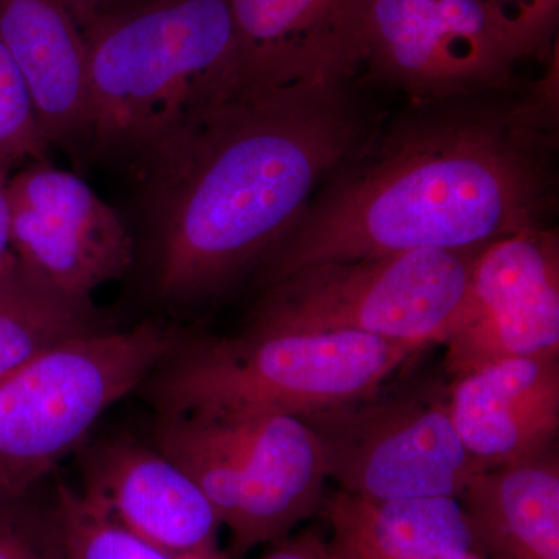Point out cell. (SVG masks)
I'll list each match as a JSON object with an SVG mask.
<instances>
[{"mask_svg":"<svg viewBox=\"0 0 559 559\" xmlns=\"http://www.w3.org/2000/svg\"><path fill=\"white\" fill-rule=\"evenodd\" d=\"M0 559H68L53 509L0 496Z\"/></svg>","mask_w":559,"mask_h":559,"instance_id":"obj_21","label":"cell"},{"mask_svg":"<svg viewBox=\"0 0 559 559\" xmlns=\"http://www.w3.org/2000/svg\"><path fill=\"white\" fill-rule=\"evenodd\" d=\"M0 39L27 84L50 148L90 162L92 108L83 31L62 0H0Z\"/></svg>","mask_w":559,"mask_h":559,"instance_id":"obj_15","label":"cell"},{"mask_svg":"<svg viewBox=\"0 0 559 559\" xmlns=\"http://www.w3.org/2000/svg\"><path fill=\"white\" fill-rule=\"evenodd\" d=\"M448 411L481 468L554 450L559 430V355L510 358L455 377Z\"/></svg>","mask_w":559,"mask_h":559,"instance_id":"obj_14","label":"cell"},{"mask_svg":"<svg viewBox=\"0 0 559 559\" xmlns=\"http://www.w3.org/2000/svg\"><path fill=\"white\" fill-rule=\"evenodd\" d=\"M92 305L73 304L28 277L20 263L0 274V380L62 342L102 330Z\"/></svg>","mask_w":559,"mask_h":559,"instance_id":"obj_18","label":"cell"},{"mask_svg":"<svg viewBox=\"0 0 559 559\" xmlns=\"http://www.w3.org/2000/svg\"><path fill=\"white\" fill-rule=\"evenodd\" d=\"M349 83L231 98L142 182L157 299L201 304L255 272L370 138Z\"/></svg>","mask_w":559,"mask_h":559,"instance_id":"obj_2","label":"cell"},{"mask_svg":"<svg viewBox=\"0 0 559 559\" xmlns=\"http://www.w3.org/2000/svg\"><path fill=\"white\" fill-rule=\"evenodd\" d=\"M154 323L62 342L0 380V496L24 498L170 355Z\"/></svg>","mask_w":559,"mask_h":559,"instance_id":"obj_6","label":"cell"},{"mask_svg":"<svg viewBox=\"0 0 559 559\" xmlns=\"http://www.w3.org/2000/svg\"><path fill=\"white\" fill-rule=\"evenodd\" d=\"M90 75V160L143 179L238 97L227 0H116L81 27Z\"/></svg>","mask_w":559,"mask_h":559,"instance_id":"obj_3","label":"cell"},{"mask_svg":"<svg viewBox=\"0 0 559 559\" xmlns=\"http://www.w3.org/2000/svg\"><path fill=\"white\" fill-rule=\"evenodd\" d=\"M81 496L108 520L175 559H230L218 514L197 481L156 447L120 437L84 452Z\"/></svg>","mask_w":559,"mask_h":559,"instance_id":"obj_12","label":"cell"},{"mask_svg":"<svg viewBox=\"0 0 559 559\" xmlns=\"http://www.w3.org/2000/svg\"><path fill=\"white\" fill-rule=\"evenodd\" d=\"M299 418L319 441L329 479L356 498L459 499L485 469L460 441L447 393L378 392Z\"/></svg>","mask_w":559,"mask_h":559,"instance_id":"obj_8","label":"cell"},{"mask_svg":"<svg viewBox=\"0 0 559 559\" xmlns=\"http://www.w3.org/2000/svg\"><path fill=\"white\" fill-rule=\"evenodd\" d=\"M326 559H462L471 538L459 499L366 500L331 492Z\"/></svg>","mask_w":559,"mask_h":559,"instance_id":"obj_17","label":"cell"},{"mask_svg":"<svg viewBox=\"0 0 559 559\" xmlns=\"http://www.w3.org/2000/svg\"><path fill=\"white\" fill-rule=\"evenodd\" d=\"M14 168L0 162V274L17 263L11 246V210L9 183Z\"/></svg>","mask_w":559,"mask_h":559,"instance_id":"obj_23","label":"cell"},{"mask_svg":"<svg viewBox=\"0 0 559 559\" xmlns=\"http://www.w3.org/2000/svg\"><path fill=\"white\" fill-rule=\"evenodd\" d=\"M462 559H484V558L479 557V555H477V554H474V551H471V554L466 555V557L462 558Z\"/></svg>","mask_w":559,"mask_h":559,"instance_id":"obj_26","label":"cell"},{"mask_svg":"<svg viewBox=\"0 0 559 559\" xmlns=\"http://www.w3.org/2000/svg\"><path fill=\"white\" fill-rule=\"evenodd\" d=\"M154 447L197 481L229 530L230 554L288 538L322 510L329 480L310 426L257 411H160Z\"/></svg>","mask_w":559,"mask_h":559,"instance_id":"obj_4","label":"cell"},{"mask_svg":"<svg viewBox=\"0 0 559 559\" xmlns=\"http://www.w3.org/2000/svg\"><path fill=\"white\" fill-rule=\"evenodd\" d=\"M49 150L27 84L0 39V162L16 168L49 159Z\"/></svg>","mask_w":559,"mask_h":559,"instance_id":"obj_20","label":"cell"},{"mask_svg":"<svg viewBox=\"0 0 559 559\" xmlns=\"http://www.w3.org/2000/svg\"><path fill=\"white\" fill-rule=\"evenodd\" d=\"M64 5L68 7L72 16L79 22L80 27H83L92 16L106 9L110 3L116 0H62Z\"/></svg>","mask_w":559,"mask_h":559,"instance_id":"obj_25","label":"cell"},{"mask_svg":"<svg viewBox=\"0 0 559 559\" xmlns=\"http://www.w3.org/2000/svg\"><path fill=\"white\" fill-rule=\"evenodd\" d=\"M454 377L496 360L559 355V242L538 227L485 246L443 341Z\"/></svg>","mask_w":559,"mask_h":559,"instance_id":"obj_11","label":"cell"},{"mask_svg":"<svg viewBox=\"0 0 559 559\" xmlns=\"http://www.w3.org/2000/svg\"><path fill=\"white\" fill-rule=\"evenodd\" d=\"M11 246L22 271L73 304L119 280L134 263L127 224L80 176L33 160L9 183Z\"/></svg>","mask_w":559,"mask_h":559,"instance_id":"obj_10","label":"cell"},{"mask_svg":"<svg viewBox=\"0 0 559 559\" xmlns=\"http://www.w3.org/2000/svg\"><path fill=\"white\" fill-rule=\"evenodd\" d=\"M55 520L68 559H175L132 535L66 484H58Z\"/></svg>","mask_w":559,"mask_h":559,"instance_id":"obj_19","label":"cell"},{"mask_svg":"<svg viewBox=\"0 0 559 559\" xmlns=\"http://www.w3.org/2000/svg\"><path fill=\"white\" fill-rule=\"evenodd\" d=\"M524 60L485 0H373L364 68L421 100L513 87Z\"/></svg>","mask_w":559,"mask_h":559,"instance_id":"obj_9","label":"cell"},{"mask_svg":"<svg viewBox=\"0 0 559 559\" xmlns=\"http://www.w3.org/2000/svg\"><path fill=\"white\" fill-rule=\"evenodd\" d=\"M459 502L479 557L559 559L557 451L477 471Z\"/></svg>","mask_w":559,"mask_h":559,"instance_id":"obj_16","label":"cell"},{"mask_svg":"<svg viewBox=\"0 0 559 559\" xmlns=\"http://www.w3.org/2000/svg\"><path fill=\"white\" fill-rule=\"evenodd\" d=\"M481 249L414 250L308 267L261 289L246 329L356 331L418 348L443 344Z\"/></svg>","mask_w":559,"mask_h":559,"instance_id":"obj_7","label":"cell"},{"mask_svg":"<svg viewBox=\"0 0 559 559\" xmlns=\"http://www.w3.org/2000/svg\"><path fill=\"white\" fill-rule=\"evenodd\" d=\"M356 331L246 329L191 345L157 382L160 411L304 415L370 399L418 352Z\"/></svg>","mask_w":559,"mask_h":559,"instance_id":"obj_5","label":"cell"},{"mask_svg":"<svg viewBox=\"0 0 559 559\" xmlns=\"http://www.w3.org/2000/svg\"><path fill=\"white\" fill-rule=\"evenodd\" d=\"M238 97L300 83H349L364 68L373 0H227Z\"/></svg>","mask_w":559,"mask_h":559,"instance_id":"obj_13","label":"cell"},{"mask_svg":"<svg viewBox=\"0 0 559 559\" xmlns=\"http://www.w3.org/2000/svg\"><path fill=\"white\" fill-rule=\"evenodd\" d=\"M261 559H326L323 539L314 533H301L299 536L275 543L274 549Z\"/></svg>","mask_w":559,"mask_h":559,"instance_id":"obj_24","label":"cell"},{"mask_svg":"<svg viewBox=\"0 0 559 559\" xmlns=\"http://www.w3.org/2000/svg\"><path fill=\"white\" fill-rule=\"evenodd\" d=\"M524 60L550 53L557 36L559 0H485Z\"/></svg>","mask_w":559,"mask_h":559,"instance_id":"obj_22","label":"cell"},{"mask_svg":"<svg viewBox=\"0 0 559 559\" xmlns=\"http://www.w3.org/2000/svg\"><path fill=\"white\" fill-rule=\"evenodd\" d=\"M506 94L417 102L370 134L257 267V285L333 261L480 249L546 227L551 109L543 92Z\"/></svg>","mask_w":559,"mask_h":559,"instance_id":"obj_1","label":"cell"}]
</instances>
